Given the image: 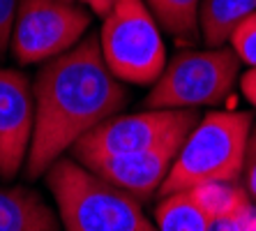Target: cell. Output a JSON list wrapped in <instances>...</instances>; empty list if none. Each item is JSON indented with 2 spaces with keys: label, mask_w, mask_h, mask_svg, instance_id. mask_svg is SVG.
<instances>
[{
  "label": "cell",
  "mask_w": 256,
  "mask_h": 231,
  "mask_svg": "<svg viewBox=\"0 0 256 231\" xmlns=\"http://www.w3.org/2000/svg\"><path fill=\"white\" fill-rule=\"evenodd\" d=\"M35 130L26 157L28 178H40L78 139L116 116L127 90L106 67L97 37H84L58 58L44 63L32 86Z\"/></svg>",
  "instance_id": "1"
},
{
  "label": "cell",
  "mask_w": 256,
  "mask_h": 231,
  "mask_svg": "<svg viewBox=\"0 0 256 231\" xmlns=\"http://www.w3.org/2000/svg\"><path fill=\"white\" fill-rule=\"evenodd\" d=\"M65 231H157L141 201L78 160H56L46 171Z\"/></svg>",
  "instance_id": "2"
},
{
  "label": "cell",
  "mask_w": 256,
  "mask_h": 231,
  "mask_svg": "<svg viewBox=\"0 0 256 231\" xmlns=\"http://www.w3.org/2000/svg\"><path fill=\"white\" fill-rule=\"evenodd\" d=\"M254 118L247 111H212L180 146L160 196L210 183H233L244 171Z\"/></svg>",
  "instance_id": "3"
},
{
  "label": "cell",
  "mask_w": 256,
  "mask_h": 231,
  "mask_svg": "<svg viewBox=\"0 0 256 231\" xmlns=\"http://www.w3.org/2000/svg\"><path fill=\"white\" fill-rule=\"evenodd\" d=\"M97 40L106 67L122 83L152 86L166 67L162 26L146 0H118L104 14Z\"/></svg>",
  "instance_id": "4"
},
{
  "label": "cell",
  "mask_w": 256,
  "mask_h": 231,
  "mask_svg": "<svg viewBox=\"0 0 256 231\" xmlns=\"http://www.w3.org/2000/svg\"><path fill=\"white\" fill-rule=\"evenodd\" d=\"M240 58L228 47L185 49L166 63L148 97L146 109H198L224 102L238 81Z\"/></svg>",
  "instance_id": "5"
},
{
  "label": "cell",
  "mask_w": 256,
  "mask_h": 231,
  "mask_svg": "<svg viewBox=\"0 0 256 231\" xmlns=\"http://www.w3.org/2000/svg\"><path fill=\"white\" fill-rule=\"evenodd\" d=\"M198 123L196 109H146L127 116H111L72 146L74 160L81 164L116 155H130L152 148Z\"/></svg>",
  "instance_id": "6"
},
{
  "label": "cell",
  "mask_w": 256,
  "mask_h": 231,
  "mask_svg": "<svg viewBox=\"0 0 256 231\" xmlns=\"http://www.w3.org/2000/svg\"><path fill=\"white\" fill-rule=\"evenodd\" d=\"M90 14L70 0H21L10 51L21 65L58 58L84 40Z\"/></svg>",
  "instance_id": "7"
},
{
  "label": "cell",
  "mask_w": 256,
  "mask_h": 231,
  "mask_svg": "<svg viewBox=\"0 0 256 231\" xmlns=\"http://www.w3.org/2000/svg\"><path fill=\"white\" fill-rule=\"evenodd\" d=\"M35 130V93L18 70L0 67V178L10 180L26 164Z\"/></svg>",
  "instance_id": "8"
},
{
  "label": "cell",
  "mask_w": 256,
  "mask_h": 231,
  "mask_svg": "<svg viewBox=\"0 0 256 231\" xmlns=\"http://www.w3.org/2000/svg\"><path fill=\"white\" fill-rule=\"evenodd\" d=\"M187 134H176L166 141L157 143L152 148L138 150V153L116 155V157L88 162L86 166L90 171H95L97 176H102L104 180H108L111 185L130 192L132 196H136L138 201H146L155 192H160L162 183L166 180L173 160H176V155H178L182 141L187 139Z\"/></svg>",
  "instance_id": "9"
},
{
  "label": "cell",
  "mask_w": 256,
  "mask_h": 231,
  "mask_svg": "<svg viewBox=\"0 0 256 231\" xmlns=\"http://www.w3.org/2000/svg\"><path fill=\"white\" fill-rule=\"evenodd\" d=\"M231 183H210L162 196L155 210L157 231H210L212 217L231 196Z\"/></svg>",
  "instance_id": "10"
},
{
  "label": "cell",
  "mask_w": 256,
  "mask_h": 231,
  "mask_svg": "<svg viewBox=\"0 0 256 231\" xmlns=\"http://www.w3.org/2000/svg\"><path fill=\"white\" fill-rule=\"evenodd\" d=\"M0 231H58V222L37 192L0 185Z\"/></svg>",
  "instance_id": "11"
},
{
  "label": "cell",
  "mask_w": 256,
  "mask_h": 231,
  "mask_svg": "<svg viewBox=\"0 0 256 231\" xmlns=\"http://www.w3.org/2000/svg\"><path fill=\"white\" fill-rule=\"evenodd\" d=\"M256 12V0H203L198 12L206 47H224L240 24Z\"/></svg>",
  "instance_id": "12"
},
{
  "label": "cell",
  "mask_w": 256,
  "mask_h": 231,
  "mask_svg": "<svg viewBox=\"0 0 256 231\" xmlns=\"http://www.w3.org/2000/svg\"><path fill=\"white\" fill-rule=\"evenodd\" d=\"M201 3L203 0H146L157 24L178 42H196L201 37Z\"/></svg>",
  "instance_id": "13"
},
{
  "label": "cell",
  "mask_w": 256,
  "mask_h": 231,
  "mask_svg": "<svg viewBox=\"0 0 256 231\" xmlns=\"http://www.w3.org/2000/svg\"><path fill=\"white\" fill-rule=\"evenodd\" d=\"M250 215H252V203L247 192L240 190V187H233L226 203L212 217L210 231H247Z\"/></svg>",
  "instance_id": "14"
},
{
  "label": "cell",
  "mask_w": 256,
  "mask_h": 231,
  "mask_svg": "<svg viewBox=\"0 0 256 231\" xmlns=\"http://www.w3.org/2000/svg\"><path fill=\"white\" fill-rule=\"evenodd\" d=\"M231 49L238 54L240 63L256 67V12L247 17L231 35Z\"/></svg>",
  "instance_id": "15"
},
{
  "label": "cell",
  "mask_w": 256,
  "mask_h": 231,
  "mask_svg": "<svg viewBox=\"0 0 256 231\" xmlns=\"http://www.w3.org/2000/svg\"><path fill=\"white\" fill-rule=\"evenodd\" d=\"M18 3L21 0H0V60L10 51V40H12Z\"/></svg>",
  "instance_id": "16"
},
{
  "label": "cell",
  "mask_w": 256,
  "mask_h": 231,
  "mask_svg": "<svg viewBox=\"0 0 256 231\" xmlns=\"http://www.w3.org/2000/svg\"><path fill=\"white\" fill-rule=\"evenodd\" d=\"M240 88H242V95L250 100L252 107H256V67H250L240 77Z\"/></svg>",
  "instance_id": "17"
},
{
  "label": "cell",
  "mask_w": 256,
  "mask_h": 231,
  "mask_svg": "<svg viewBox=\"0 0 256 231\" xmlns=\"http://www.w3.org/2000/svg\"><path fill=\"white\" fill-rule=\"evenodd\" d=\"M244 176H247V192H250L252 199H256V155H247Z\"/></svg>",
  "instance_id": "18"
},
{
  "label": "cell",
  "mask_w": 256,
  "mask_h": 231,
  "mask_svg": "<svg viewBox=\"0 0 256 231\" xmlns=\"http://www.w3.org/2000/svg\"><path fill=\"white\" fill-rule=\"evenodd\" d=\"M86 7H88L90 12H95V14H100V17H104V14L111 10V7L118 3V0H81Z\"/></svg>",
  "instance_id": "19"
},
{
  "label": "cell",
  "mask_w": 256,
  "mask_h": 231,
  "mask_svg": "<svg viewBox=\"0 0 256 231\" xmlns=\"http://www.w3.org/2000/svg\"><path fill=\"white\" fill-rule=\"evenodd\" d=\"M247 155H256V125L252 127V136H250V148H247Z\"/></svg>",
  "instance_id": "20"
},
{
  "label": "cell",
  "mask_w": 256,
  "mask_h": 231,
  "mask_svg": "<svg viewBox=\"0 0 256 231\" xmlns=\"http://www.w3.org/2000/svg\"><path fill=\"white\" fill-rule=\"evenodd\" d=\"M247 231H256V213H254V210H252L250 222H247Z\"/></svg>",
  "instance_id": "21"
},
{
  "label": "cell",
  "mask_w": 256,
  "mask_h": 231,
  "mask_svg": "<svg viewBox=\"0 0 256 231\" xmlns=\"http://www.w3.org/2000/svg\"><path fill=\"white\" fill-rule=\"evenodd\" d=\"M70 3H72V0H70Z\"/></svg>",
  "instance_id": "22"
}]
</instances>
